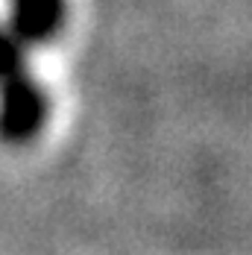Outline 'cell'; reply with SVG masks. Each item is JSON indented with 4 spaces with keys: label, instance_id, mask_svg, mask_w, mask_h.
<instances>
[{
    "label": "cell",
    "instance_id": "cell-1",
    "mask_svg": "<svg viewBox=\"0 0 252 255\" xmlns=\"http://www.w3.org/2000/svg\"><path fill=\"white\" fill-rule=\"evenodd\" d=\"M50 112L47 91L29 71H18L0 82V138L24 144L35 138Z\"/></svg>",
    "mask_w": 252,
    "mask_h": 255
},
{
    "label": "cell",
    "instance_id": "cell-2",
    "mask_svg": "<svg viewBox=\"0 0 252 255\" xmlns=\"http://www.w3.org/2000/svg\"><path fill=\"white\" fill-rule=\"evenodd\" d=\"M65 24V0H9V29L29 44H44Z\"/></svg>",
    "mask_w": 252,
    "mask_h": 255
},
{
    "label": "cell",
    "instance_id": "cell-3",
    "mask_svg": "<svg viewBox=\"0 0 252 255\" xmlns=\"http://www.w3.org/2000/svg\"><path fill=\"white\" fill-rule=\"evenodd\" d=\"M26 68V44L9 29L0 26V82Z\"/></svg>",
    "mask_w": 252,
    "mask_h": 255
}]
</instances>
